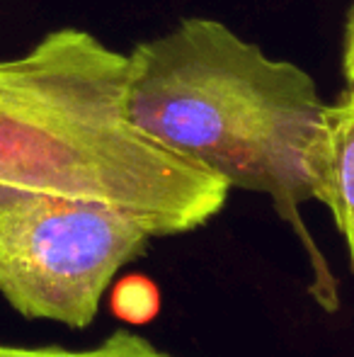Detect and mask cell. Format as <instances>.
<instances>
[{
	"instance_id": "obj_2",
	"label": "cell",
	"mask_w": 354,
	"mask_h": 357,
	"mask_svg": "<svg viewBox=\"0 0 354 357\" xmlns=\"http://www.w3.org/2000/svg\"><path fill=\"white\" fill-rule=\"evenodd\" d=\"M323 105L306 68L211 17H184L127 54L129 119L231 190L267 195L306 248L313 296L335 311L337 280L301 219V204L311 202L306 153Z\"/></svg>"
},
{
	"instance_id": "obj_6",
	"label": "cell",
	"mask_w": 354,
	"mask_h": 357,
	"mask_svg": "<svg viewBox=\"0 0 354 357\" xmlns=\"http://www.w3.org/2000/svg\"><path fill=\"white\" fill-rule=\"evenodd\" d=\"M112 311L127 324H148L161 311L158 287L148 278L129 275L112 291Z\"/></svg>"
},
{
	"instance_id": "obj_5",
	"label": "cell",
	"mask_w": 354,
	"mask_h": 357,
	"mask_svg": "<svg viewBox=\"0 0 354 357\" xmlns=\"http://www.w3.org/2000/svg\"><path fill=\"white\" fill-rule=\"evenodd\" d=\"M0 357H175L156 348L148 338L131 331H114L95 348L68 350L61 345H8L0 343Z\"/></svg>"
},
{
	"instance_id": "obj_3",
	"label": "cell",
	"mask_w": 354,
	"mask_h": 357,
	"mask_svg": "<svg viewBox=\"0 0 354 357\" xmlns=\"http://www.w3.org/2000/svg\"><path fill=\"white\" fill-rule=\"evenodd\" d=\"M151 238L117 207L0 183V296L24 319L83 331Z\"/></svg>"
},
{
	"instance_id": "obj_1",
	"label": "cell",
	"mask_w": 354,
	"mask_h": 357,
	"mask_svg": "<svg viewBox=\"0 0 354 357\" xmlns=\"http://www.w3.org/2000/svg\"><path fill=\"white\" fill-rule=\"evenodd\" d=\"M0 183L117 207L153 238L202 229L231 195L129 119L127 54L78 27L0 61Z\"/></svg>"
},
{
	"instance_id": "obj_7",
	"label": "cell",
	"mask_w": 354,
	"mask_h": 357,
	"mask_svg": "<svg viewBox=\"0 0 354 357\" xmlns=\"http://www.w3.org/2000/svg\"><path fill=\"white\" fill-rule=\"evenodd\" d=\"M342 73L345 80L354 78V3L347 13L345 34H342Z\"/></svg>"
},
{
	"instance_id": "obj_4",
	"label": "cell",
	"mask_w": 354,
	"mask_h": 357,
	"mask_svg": "<svg viewBox=\"0 0 354 357\" xmlns=\"http://www.w3.org/2000/svg\"><path fill=\"white\" fill-rule=\"evenodd\" d=\"M311 199L328 209L354 273V78L323 105L306 153Z\"/></svg>"
}]
</instances>
